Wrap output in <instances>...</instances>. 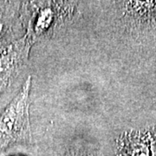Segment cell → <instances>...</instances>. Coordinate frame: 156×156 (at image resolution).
<instances>
[{
	"instance_id": "6da1fadb",
	"label": "cell",
	"mask_w": 156,
	"mask_h": 156,
	"mask_svg": "<svg viewBox=\"0 0 156 156\" xmlns=\"http://www.w3.org/2000/svg\"><path fill=\"white\" fill-rule=\"evenodd\" d=\"M28 86L23 89L14 102L6 110L0 120V133L2 136H24L28 129Z\"/></svg>"
},
{
	"instance_id": "7a4b0ae2",
	"label": "cell",
	"mask_w": 156,
	"mask_h": 156,
	"mask_svg": "<svg viewBox=\"0 0 156 156\" xmlns=\"http://www.w3.org/2000/svg\"><path fill=\"white\" fill-rule=\"evenodd\" d=\"M149 133L124 134L119 143V156H151Z\"/></svg>"
},
{
	"instance_id": "3957f363",
	"label": "cell",
	"mask_w": 156,
	"mask_h": 156,
	"mask_svg": "<svg viewBox=\"0 0 156 156\" xmlns=\"http://www.w3.org/2000/svg\"><path fill=\"white\" fill-rule=\"evenodd\" d=\"M76 156H80V155H76Z\"/></svg>"
}]
</instances>
